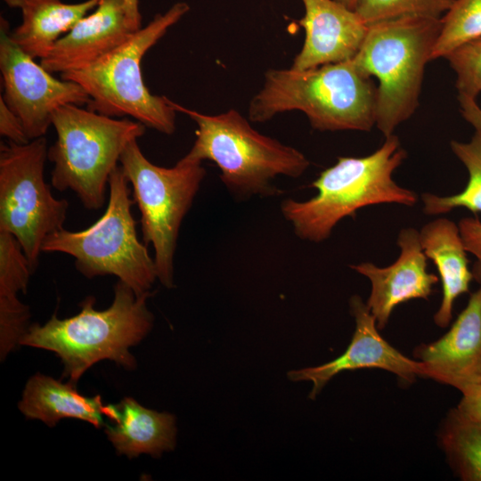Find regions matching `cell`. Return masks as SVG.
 Masks as SVG:
<instances>
[{
  "instance_id": "cell-31",
  "label": "cell",
  "mask_w": 481,
  "mask_h": 481,
  "mask_svg": "<svg viewBox=\"0 0 481 481\" xmlns=\"http://www.w3.org/2000/svg\"><path fill=\"white\" fill-rule=\"evenodd\" d=\"M126 17L135 30L142 28V15L139 10V0H122Z\"/></svg>"
},
{
  "instance_id": "cell-33",
  "label": "cell",
  "mask_w": 481,
  "mask_h": 481,
  "mask_svg": "<svg viewBox=\"0 0 481 481\" xmlns=\"http://www.w3.org/2000/svg\"><path fill=\"white\" fill-rule=\"evenodd\" d=\"M336 1H338V3L346 5V7L352 10L355 9V3H356V0H336Z\"/></svg>"
},
{
  "instance_id": "cell-12",
  "label": "cell",
  "mask_w": 481,
  "mask_h": 481,
  "mask_svg": "<svg viewBox=\"0 0 481 481\" xmlns=\"http://www.w3.org/2000/svg\"><path fill=\"white\" fill-rule=\"evenodd\" d=\"M349 305L355 329L346 350L324 364L290 371L289 379L310 381L313 387L309 398L314 399L334 376L345 371L381 369L408 383L421 377L420 362L405 356L380 336L366 303L359 296H353Z\"/></svg>"
},
{
  "instance_id": "cell-32",
  "label": "cell",
  "mask_w": 481,
  "mask_h": 481,
  "mask_svg": "<svg viewBox=\"0 0 481 481\" xmlns=\"http://www.w3.org/2000/svg\"><path fill=\"white\" fill-rule=\"evenodd\" d=\"M4 3L12 8H20L25 0H4Z\"/></svg>"
},
{
  "instance_id": "cell-6",
  "label": "cell",
  "mask_w": 481,
  "mask_h": 481,
  "mask_svg": "<svg viewBox=\"0 0 481 481\" xmlns=\"http://www.w3.org/2000/svg\"><path fill=\"white\" fill-rule=\"evenodd\" d=\"M441 18L406 16L369 26L352 59L365 75L375 77V125L385 137L419 106L425 66L441 29Z\"/></svg>"
},
{
  "instance_id": "cell-5",
  "label": "cell",
  "mask_w": 481,
  "mask_h": 481,
  "mask_svg": "<svg viewBox=\"0 0 481 481\" xmlns=\"http://www.w3.org/2000/svg\"><path fill=\"white\" fill-rule=\"evenodd\" d=\"M185 2L158 13L119 46L83 68L61 74L78 84L89 95V110L112 117H131L165 135L175 131L176 111L167 96L152 94L142 76L141 62L152 47L188 12Z\"/></svg>"
},
{
  "instance_id": "cell-1",
  "label": "cell",
  "mask_w": 481,
  "mask_h": 481,
  "mask_svg": "<svg viewBox=\"0 0 481 481\" xmlns=\"http://www.w3.org/2000/svg\"><path fill=\"white\" fill-rule=\"evenodd\" d=\"M377 86L352 60L307 69H270L249 102V118L265 122L292 110L320 131H370L375 125Z\"/></svg>"
},
{
  "instance_id": "cell-22",
  "label": "cell",
  "mask_w": 481,
  "mask_h": 481,
  "mask_svg": "<svg viewBox=\"0 0 481 481\" xmlns=\"http://www.w3.org/2000/svg\"><path fill=\"white\" fill-rule=\"evenodd\" d=\"M439 438L456 476L462 481H481V426L453 408L443 421Z\"/></svg>"
},
{
  "instance_id": "cell-7",
  "label": "cell",
  "mask_w": 481,
  "mask_h": 481,
  "mask_svg": "<svg viewBox=\"0 0 481 481\" xmlns=\"http://www.w3.org/2000/svg\"><path fill=\"white\" fill-rule=\"evenodd\" d=\"M52 125L57 134L47 152L53 164V187L59 192L71 190L87 209L102 208L110 174L127 144L143 135L146 126L76 104L57 109Z\"/></svg>"
},
{
  "instance_id": "cell-30",
  "label": "cell",
  "mask_w": 481,
  "mask_h": 481,
  "mask_svg": "<svg viewBox=\"0 0 481 481\" xmlns=\"http://www.w3.org/2000/svg\"><path fill=\"white\" fill-rule=\"evenodd\" d=\"M458 100L463 118L477 131L481 132V106L477 104V100L469 98H458Z\"/></svg>"
},
{
  "instance_id": "cell-4",
  "label": "cell",
  "mask_w": 481,
  "mask_h": 481,
  "mask_svg": "<svg viewBox=\"0 0 481 481\" xmlns=\"http://www.w3.org/2000/svg\"><path fill=\"white\" fill-rule=\"evenodd\" d=\"M168 103L198 126L194 143L184 158L215 162L222 182L238 197L276 194L278 190L272 185L276 176L299 177L310 165L301 151L260 134L234 109L208 115L170 99Z\"/></svg>"
},
{
  "instance_id": "cell-25",
  "label": "cell",
  "mask_w": 481,
  "mask_h": 481,
  "mask_svg": "<svg viewBox=\"0 0 481 481\" xmlns=\"http://www.w3.org/2000/svg\"><path fill=\"white\" fill-rule=\"evenodd\" d=\"M453 0H356L355 11L368 25L406 16L441 18Z\"/></svg>"
},
{
  "instance_id": "cell-20",
  "label": "cell",
  "mask_w": 481,
  "mask_h": 481,
  "mask_svg": "<svg viewBox=\"0 0 481 481\" xmlns=\"http://www.w3.org/2000/svg\"><path fill=\"white\" fill-rule=\"evenodd\" d=\"M101 0L67 4L61 0H25L22 21L10 37L33 59L45 58L54 44L93 11Z\"/></svg>"
},
{
  "instance_id": "cell-8",
  "label": "cell",
  "mask_w": 481,
  "mask_h": 481,
  "mask_svg": "<svg viewBox=\"0 0 481 481\" xmlns=\"http://www.w3.org/2000/svg\"><path fill=\"white\" fill-rule=\"evenodd\" d=\"M128 184L118 166L110 175V196L102 216L85 230L62 228L50 234L42 252L68 254L85 277L114 275L140 296L150 292L158 276L154 258L138 239Z\"/></svg>"
},
{
  "instance_id": "cell-9",
  "label": "cell",
  "mask_w": 481,
  "mask_h": 481,
  "mask_svg": "<svg viewBox=\"0 0 481 481\" xmlns=\"http://www.w3.org/2000/svg\"><path fill=\"white\" fill-rule=\"evenodd\" d=\"M120 167L141 213L143 241L151 244L158 280L174 287V257L179 229L205 177L201 162L183 157L173 167L152 164L137 140L127 144Z\"/></svg>"
},
{
  "instance_id": "cell-29",
  "label": "cell",
  "mask_w": 481,
  "mask_h": 481,
  "mask_svg": "<svg viewBox=\"0 0 481 481\" xmlns=\"http://www.w3.org/2000/svg\"><path fill=\"white\" fill-rule=\"evenodd\" d=\"M455 409L465 419L481 426V384L461 394Z\"/></svg>"
},
{
  "instance_id": "cell-18",
  "label": "cell",
  "mask_w": 481,
  "mask_h": 481,
  "mask_svg": "<svg viewBox=\"0 0 481 481\" xmlns=\"http://www.w3.org/2000/svg\"><path fill=\"white\" fill-rule=\"evenodd\" d=\"M419 232L423 252L436 266L442 283V300L434 322L445 328L452 319L456 299L469 292L473 274L469 266L468 251L459 226L447 218L431 221Z\"/></svg>"
},
{
  "instance_id": "cell-19",
  "label": "cell",
  "mask_w": 481,
  "mask_h": 481,
  "mask_svg": "<svg viewBox=\"0 0 481 481\" xmlns=\"http://www.w3.org/2000/svg\"><path fill=\"white\" fill-rule=\"evenodd\" d=\"M104 406L100 395L84 396L74 383L64 384L41 373L28 380L18 404L26 418L42 420L51 428L63 418H75L99 428L105 426Z\"/></svg>"
},
{
  "instance_id": "cell-16",
  "label": "cell",
  "mask_w": 481,
  "mask_h": 481,
  "mask_svg": "<svg viewBox=\"0 0 481 481\" xmlns=\"http://www.w3.org/2000/svg\"><path fill=\"white\" fill-rule=\"evenodd\" d=\"M135 31L122 0H101L54 44L40 64L50 73L60 74L83 68L119 46Z\"/></svg>"
},
{
  "instance_id": "cell-11",
  "label": "cell",
  "mask_w": 481,
  "mask_h": 481,
  "mask_svg": "<svg viewBox=\"0 0 481 481\" xmlns=\"http://www.w3.org/2000/svg\"><path fill=\"white\" fill-rule=\"evenodd\" d=\"M0 70L4 86L1 96L21 120L30 141L45 135L53 115L60 107L90 102L89 95L78 84L55 78L24 53L10 37L9 24L3 17Z\"/></svg>"
},
{
  "instance_id": "cell-15",
  "label": "cell",
  "mask_w": 481,
  "mask_h": 481,
  "mask_svg": "<svg viewBox=\"0 0 481 481\" xmlns=\"http://www.w3.org/2000/svg\"><path fill=\"white\" fill-rule=\"evenodd\" d=\"M300 1L305 41L291 68L302 70L352 60L369 29L356 12L336 0Z\"/></svg>"
},
{
  "instance_id": "cell-14",
  "label": "cell",
  "mask_w": 481,
  "mask_h": 481,
  "mask_svg": "<svg viewBox=\"0 0 481 481\" xmlns=\"http://www.w3.org/2000/svg\"><path fill=\"white\" fill-rule=\"evenodd\" d=\"M397 244L401 249L400 256L387 267L370 262L351 265L371 283L366 305L379 330L386 327L398 305L412 299H428L438 282V277L427 270V257L417 230L411 227L401 230Z\"/></svg>"
},
{
  "instance_id": "cell-23",
  "label": "cell",
  "mask_w": 481,
  "mask_h": 481,
  "mask_svg": "<svg viewBox=\"0 0 481 481\" xmlns=\"http://www.w3.org/2000/svg\"><path fill=\"white\" fill-rule=\"evenodd\" d=\"M451 148L468 170V183L461 192L451 196L423 193V211L427 215H439L465 208L472 213H481V132L476 130L468 143L452 141Z\"/></svg>"
},
{
  "instance_id": "cell-10",
  "label": "cell",
  "mask_w": 481,
  "mask_h": 481,
  "mask_svg": "<svg viewBox=\"0 0 481 481\" xmlns=\"http://www.w3.org/2000/svg\"><path fill=\"white\" fill-rule=\"evenodd\" d=\"M47 152L45 136L0 148V231L18 240L33 271L45 240L63 228L69 208L45 182Z\"/></svg>"
},
{
  "instance_id": "cell-26",
  "label": "cell",
  "mask_w": 481,
  "mask_h": 481,
  "mask_svg": "<svg viewBox=\"0 0 481 481\" xmlns=\"http://www.w3.org/2000/svg\"><path fill=\"white\" fill-rule=\"evenodd\" d=\"M444 58L456 74L458 98L477 100L481 94V37L458 47Z\"/></svg>"
},
{
  "instance_id": "cell-24",
  "label": "cell",
  "mask_w": 481,
  "mask_h": 481,
  "mask_svg": "<svg viewBox=\"0 0 481 481\" xmlns=\"http://www.w3.org/2000/svg\"><path fill=\"white\" fill-rule=\"evenodd\" d=\"M441 23L431 61L444 58L458 47L481 37V0H453L441 17Z\"/></svg>"
},
{
  "instance_id": "cell-17",
  "label": "cell",
  "mask_w": 481,
  "mask_h": 481,
  "mask_svg": "<svg viewBox=\"0 0 481 481\" xmlns=\"http://www.w3.org/2000/svg\"><path fill=\"white\" fill-rule=\"evenodd\" d=\"M104 414L114 424H105V433L118 454L129 459L148 453L159 457L175 447V417L147 409L134 398L104 406Z\"/></svg>"
},
{
  "instance_id": "cell-3",
  "label": "cell",
  "mask_w": 481,
  "mask_h": 481,
  "mask_svg": "<svg viewBox=\"0 0 481 481\" xmlns=\"http://www.w3.org/2000/svg\"><path fill=\"white\" fill-rule=\"evenodd\" d=\"M385 138L373 153L362 158L339 157L335 165L322 171L311 183L318 192L316 196L306 201H282L281 213L298 237L321 242L340 220L346 216L355 218L356 211L367 206L415 205L417 194L393 179L406 152L396 135Z\"/></svg>"
},
{
  "instance_id": "cell-13",
  "label": "cell",
  "mask_w": 481,
  "mask_h": 481,
  "mask_svg": "<svg viewBox=\"0 0 481 481\" xmlns=\"http://www.w3.org/2000/svg\"><path fill=\"white\" fill-rule=\"evenodd\" d=\"M421 378L464 394L481 384V285L439 339L415 349Z\"/></svg>"
},
{
  "instance_id": "cell-21",
  "label": "cell",
  "mask_w": 481,
  "mask_h": 481,
  "mask_svg": "<svg viewBox=\"0 0 481 481\" xmlns=\"http://www.w3.org/2000/svg\"><path fill=\"white\" fill-rule=\"evenodd\" d=\"M34 271L18 240L0 231V351L1 359L20 345L30 316L29 306L17 298L26 293Z\"/></svg>"
},
{
  "instance_id": "cell-27",
  "label": "cell",
  "mask_w": 481,
  "mask_h": 481,
  "mask_svg": "<svg viewBox=\"0 0 481 481\" xmlns=\"http://www.w3.org/2000/svg\"><path fill=\"white\" fill-rule=\"evenodd\" d=\"M458 226L466 250L476 257L471 269L473 280L481 285V221L465 217L460 220Z\"/></svg>"
},
{
  "instance_id": "cell-28",
  "label": "cell",
  "mask_w": 481,
  "mask_h": 481,
  "mask_svg": "<svg viewBox=\"0 0 481 481\" xmlns=\"http://www.w3.org/2000/svg\"><path fill=\"white\" fill-rule=\"evenodd\" d=\"M0 134L8 141L18 144H24L30 141L21 120L8 107L2 96L0 97Z\"/></svg>"
},
{
  "instance_id": "cell-2",
  "label": "cell",
  "mask_w": 481,
  "mask_h": 481,
  "mask_svg": "<svg viewBox=\"0 0 481 481\" xmlns=\"http://www.w3.org/2000/svg\"><path fill=\"white\" fill-rule=\"evenodd\" d=\"M151 296V291L138 296L118 280L107 309H94L95 298L87 297L77 314L59 319L54 314L44 325H30L20 345L54 352L64 365L63 377L74 384L103 359L133 370L136 362L128 349L140 343L153 326L154 317L147 307Z\"/></svg>"
}]
</instances>
